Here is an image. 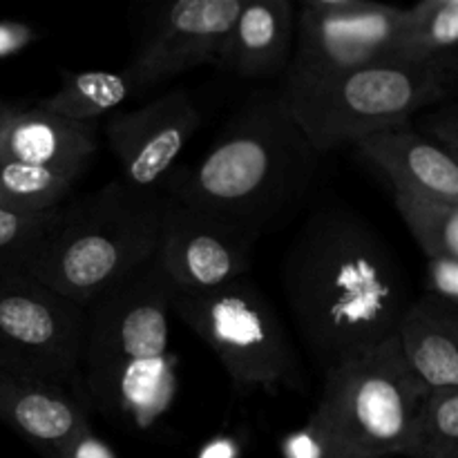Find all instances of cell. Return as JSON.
I'll use <instances>...</instances> for the list:
<instances>
[{
	"label": "cell",
	"instance_id": "obj_4",
	"mask_svg": "<svg viewBox=\"0 0 458 458\" xmlns=\"http://www.w3.org/2000/svg\"><path fill=\"white\" fill-rule=\"evenodd\" d=\"M161 191H137L112 179L89 195L70 199L31 262L45 286L85 304L106 293L157 255Z\"/></svg>",
	"mask_w": 458,
	"mask_h": 458
},
{
	"label": "cell",
	"instance_id": "obj_29",
	"mask_svg": "<svg viewBox=\"0 0 458 458\" xmlns=\"http://www.w3.org/2000/svg\"><path fill=\"white\" fill-rule=\"evenodd\" d=\"M195 458H244V441L237 434H217L201 445Z\"/></svg>",
	"mask_w": 458,
	"mask_h": 458
},
{
	"label": "cell",
	"instance_id": "obj_23",
	"mask_svg": "<svg viewBox=\"0 0 458 458\" xmlns=\"http://www.w3.org/2000/svg\"><path fill=\"white\" fill-rule=\"evenodd\" d=\"M56 217L58 208L43 215H25L0 206V276L30 273Z\"/></svg>",
	"mask_w": 458,
	"mask_h": 458
},
{
	"label": "cell",
	"instance_id": "obj_15",
	"mask_svg": "<svg viewBox=\"0 0 458 458\" xmlns=\"http://www.w3.org/2000/svg\"><path fill=\"white\" fill-rule=\"evenodd\" d=\"M358 155L389 179V186L458 204V161L420 137L414 125L376 132L356 143Z\"/></svg>",
	"mask_w": 458,
	"mask_h": 458
},
{
	"label": "cell",
	"instance_id": "obj_1",
	"mask_svg": "<svg viewBox=\"0 0 458 458\" xmlns=\"http://www.w3.org/2000/svg\"><path fill=\"white\" fill-rule=\"evenodd\" d=\"M282 289L309 356L325 374L396 334L407 273L378 228L344 206L304 219L282 259Z\"/></svg>",
	"mask_w": 458,
	"mask_h": 458
},
{
	"label": "cell",
	"instance_id": "obj_14",
	"mask_svg": "<svg viewBox=\"0 0 458 458\" xmlns=\"http://www.w3.org/2000/svg\"><path fill=\"white\" fill-rule=\"evenodd\" d=\"M97 150V123H79L36 106L21 107L0 137V159L38 165L76 182Z\"/></svg>",
	"mask_w": 458,
	"mask_h": 458
},
{
	"label": "cell",
	"instance_id": "obj_8",
	"mask_svg": "<svg viewBox=\"0 0 458 458\" xmlns=\"http://www.w3.org/2000/svg\"><path fill=\"white\" fill-rule=\"evenodd\" d=\"M83 349L81 304L27 271L0 276V369L65 385L85 398Z\"/></svg>",
	"mask_w": 458,
	"mask_h": 458
},
{
	"label": "cell",
	"instance_id": "obj_2",
	"mask_svg": "<svg viewBox=\"0 0 458 458\" xmlns=\"http://www.w3.org/2000/svg\"><path fill=\"white\" fill-rule=\"evenodd\" d=\"M316 159L282 89L264 92L224 123L197 164L170 170L159 191L259 240L307 195Z\"/></svg>",
	"mask_w": 458,
	"mask_h": 458
},
{
	"label": "cell",
	"instance_id": "obj_22",
	"mask_svg": "<svg viewBox=\"0 0 458 458\" xmlns=\"http://www.w3.org/2000/svg\"><path fill=\"white\" fill-rule=\"evenodd\" d=\"M76 179L38 165L0 159V206L16 213L43 215L70 201Z\"/></svg>",
	"mask_w": 458,
	"mask_h": 458
},
{
	"label": "cell",
	"instance_id": "obj_20",
	"mask_svg": "<svg viewBox=\"0 0 458 458\" xmlns=\"http://www.w3.org/2000/svg\"><path fill=\"white\" fill-rule=\"evenodd\" d=\"M398 456L458 458V387L428 392L411 414Z\"/></svg>",
	"mask_w": 458,
	"mask_h": 458
},
{
	"label": "cell",
	"instance_id": "obj_24",
	"mask_svg": "<svg viewBox=\"0 0 458 458\" xmlns=\"http://www.w3.org/2000/svg\"><path fill=\"white\" fill-rule=\"evenodd\" d=\"M282 458H335L334 443L316 416H309L302 428L280 438Z\"/></svg>",
	"mask_w": 458,
	"mask_h": 458
},
{
	"label": "cell",
	"instance_id": "obj_25",
	"mask_svg": "<svg viewBox=\"0 0 458 458\" xmlns=\"http://www.w3.org/2000/svg\"><path fill=\"white\" fill-rule=\"evenodd\" d=\"M414 130L458 161V116L454 101H445L425 110Z\"/></svg>",
	"mask_w": 458,
	"mask_h": 458
},
{
	"label": "cell",
	"instance_id": "obj_18",
	"mask_svg": "<svg viewBox=\"0 0 458 458\" xmlns=\"http://www.w3.org/2000/svg\"><path fill=\"white\" fill-rule=\"evenodd\" d=\"M458 3L423 0L403 9L387 63L410 67H456L458 70Z\"/></svg>",
	"mask_w": 458,
	"mask_h": 458
},
{
	"label": "cell",
	"instance_id": "obj_9",
	"mask_svg": "<svg viewBox=\"0 0 458 458\" xmlns=\"http://www.w3.org/2000/svg\"><path fill=\"white\" fill-rule=\"evenodd\" d=\"M403 9L369 0H304L284 92H300L347 72L387 63Z\"/></svg>",
	"mask_w": 458,
	"mask_h": 458
},
{
	"label": "cell",
	"instance_id": "obj_5",
	"mask_svg": "<svg viewBox=\"0 0 458 458\" xmlns=\"http://www.w3.org/2000/svg\"><path fill=\"white\" fill-rule=\"evenodd\" d=\"M456 79V67L374 63L300 92L282 89V97L313 150L325 155L411 123L419 112L452 101Z\"/></svg>",
	"mask_w": 458,
	"mask_h": 458
},
{
	"label": "cell",
	"instance_id": "obj_10",
	"mask_svg": "<svg viewBox=\"0 0 458 458\" xmlns=\"http://www.w3.org/2000/svg\"><path fill=\"white\" fill-rule=\"evenodd\" d=\"M244 0H177L148 22L125 74L134 89L165 83L199 65H217Z\"/></svg>",
	"mask_w": 458,
	"mask_h": 458
},
{
	"label": "cell",
	"instance_id": "obj_19",
	"mask_svg": "<svg viewBox=\"0 0 458 458\" xmlns=\"http://www.w3.org/2000/svg\"><path fill=\"white\" fill-rule=\"evenodd\" d=\"M132 92L134 85L123 70L61 72L56 92L40 98L36 107L79 123H94L98 116L119 107Z\"/></svg>",
	"mask_w": 458,
	"mask_h": 458
},
{
	"label": "cell",
	"instance_id": "obj_21",
	"mask_svg": "<svg viewBox=\"0 0 458 458\" xmlns=\"http://www.w3.org/2000/svg\"><path fill=\"white\" fill-rule=\"evenodd\" d=\"M392 197L425 258L458 259V204L401 188H392Z\"/></svg>",
	"mask_w": 458,
	"mask_h": 458
},
{
	"label": "cell",
	"instance_id": "obj_30",
	"mask_svg": "<svg viewBox=\"0 0 458 458\" xmlns=\"http://www.w3.org/2000/svg\"><path fill=\"white\" fill-rule=\"evenodd\" d=\"M18 110H21V107H18L16 103H9L4 101V98H0V137H3V132L7 130V125L12 123L13 116L18 114Z\"/></svg>",
	"mask_w": 458,
	"mask_h": 458
},
{
	"label": "cell",
	"instance_id": "obj_17",
	"mask_svg": "<svg viewBox=\"0 0 458 458\" xmlns=\"http://www.w3.org/2000/svg\"><path fill=\"white\" fill-rule=\"evenodd\" d=\"M403 356L425 389L458 387V307L425 293L396 325Z\"/></svg>",
	"mask_w": 458,
	"mask_h": 458
},
{
	"label": "cell",
	"instance_id": "obj_16",
	"mask_svg": "<svg viewBox=\"0 0 458 458\" xmlns=\"http://www.w3.org/2000/svg\"><path fill=\"white\" fill-rule=\"evenodd\" d=\"M295 40V7L289 0H244L217 67L240 79L286 74Z\"/></svg>",
	"mask_w": 458,
	"mask_h": 458
},
{
	"label": "cell",
	"instance_id": "obj_26",
	"mask_svg": "<svg viewBox=\"0 0 458 458\" xmlns=\"http://www.w3.org/2000/svg\"><path fill=\"white\" fill-rule=\"evenodd\" d=\"M425 293L441 302L458 307V259L456 258H429L428 259V286Z\"/></svg>",
	"mask_w": 458,
	"mask_h": 458
},
{
	"label": "cell",
	"instance_id": "obj_12",
	"mask_svg": "<svg viewBox=\"0 0 458 458\" xmlns=\"http://www.w3.org/2000/svg\"><path fill=\"white\" fill-rule=\"evenodd\" d=\"M199 123V110L183 88L112 116L106 134L121 165V182L137 191H157Z\"/></svg>",
	"mask_w": 458,
	"mask_h": 458
},
{
	"label": "cell",
	"instance_id": "obj_7",
	"mask_svg": "<svg viewBox=\"0 0 458 458\" xmlns=\"http://www.w3.org/2000/svg\"><path fill=\"white\" fill-rule=\"evenodd\" d=\"M428 392L394 334L325 371L313 416L329 434L335 458L398 456L411 414Z\"/></svg>",
	"mask_w": 458,
	"mask_h": 458
},
{
	"label": "cell",
	"instance_id": "obj_6",
	"mask_svg": "<svg viewBox=\"0 0 458 458\" xmlns=\"http://www.w3.org/2000/svg\"><path fill=\"white\" fill-rule=\"evenodd\" d=\"M177 313L215 352L237 396L307 392V374L271 300L246 277L208 291H174Z\"/></svg>",
	"mask_w": 458,
	"mask_h": 458
},
{
	"label": "cell",
	"instance_id": "obj_11",
	"mask_svg": "<svg viewBox=\"0 0 458 458\" xmlns=\"http://www.w3.org/2000/svg\"><path fill=\"white\" fill-rule=\"evenodd\" d=\"M255 242L224 219L161 192L157 262L177 291H208L244 277Z\"/></svg>",
	"mask_w": 458,
	"mask_h": 458
},
{
	"label": "cell",
	"instance_id": "obj_13",
	"mask_svg": "<svg viewBox=\"0 0 458 458\" xmlns=\"http://www.w3.org/2000/svg\"><path fill=\"white\" fill-rule=\"evenodd\" d=\"M88 401L65 385L0 369V419L43 458L89 425Z\"/></svg>",
	"mask_w": 458,
	"mask_h": 458
},
{
	"label": "cell",
	"instance_id": "obj_3",
	"mask_svg": "<svg viewBox=\"0 0 458 458\" xmlns=\"http://www.w3.org/2000/svg\"><path fill=\"white\" fill-rule=\"evenodd\" d=\"M174 291L155 255L83 307L89 410L134 432L155 428L177 396V360L168 349Z\"/></svg>",
	"mask_w": 458,
	"mask_h": 458
},
{
	"label": "cell",
	"instance_id": "obj_28",
	"mask_svg": "<svg viewBox=\"0 0 458 458\" xmlns=\"http://www.w3.org/2000/svg\"><path fill=\"white\" fill-rule=\"evenodd\" d=\"M40 38L38 31L27 22L18 21H3L0 22V58L16 56L25 47Z\"/></svg>",
	"mask_w": 458,
	"mask_h": 458
},
{
	"label": "cell",
	"instance_id": "obj_27",
	"mask_svg": "<svg viewBox=\"0 0 458 458\" xmlns=\"http://www.w3.org/2000/svg\"><path fill=\"white\" fill-rule=\"evenodd\" d=\"M49 458H119L114 454L110 445H107L103 438H98L92 432V428L83 429V432L76 434L72 441H67L65 445L58 447Z\"/></svg>",
	"mask_w": 458,
	"mask_h": 458
}]
</instances>
